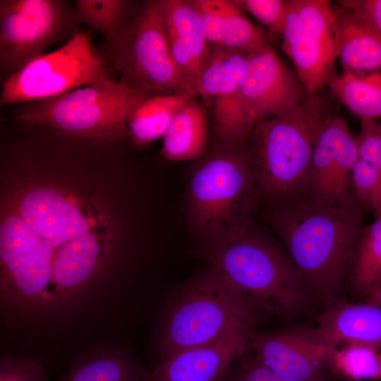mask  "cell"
<instances>
[{
  "instance_id": "18",
  "label": "cell",
  "mask_w": 381,
  "mask_h": 381,
  "mask_svg": "<svg viewBox=\"0 0 381 381\" xmlns=\"http://www.w3.org/2000/svg\"><path fill=\"white\" fill-rule=\"evenodd\" d=\"M318 329L334 347L362 345L381 349V306L339 299L316 316Z\"/></svg>"
},
{
  "instance_id": "12",
  "label": "cell",
  "mask_w": 381,
  "mask_h": 381,
  "mask_svg": "<svg viewBox=\"0 0 381 381\" xmlns=\"http://www.w3.org/2000/svg\"><path fill=\"white\" fill-rule=\"evenodd\" d=\"M249 347L266 366L292 381H341L330 363L332 346L315 327L253 331Z\"/></svg>"
},
{
  "instance_id": "7",
  "label": "cell",
  "mask_w": 381,
  "mask_h": 381,
  "mask_svg": "<svg viewBox=\"0 0 381 381\" xmlns=\"http://www.w3.org/2000/svg\"><path fill=\"white\" fill-rule=\"evenodd\" d=\"M106 57L130 87L153 95H192L171 56L160 0L148 1L126 17L105 42Z\"/></svg>"
},
{
  "instance_id": "21",
  "label": "cell",
  "mask_w": 381,
  "mask_h": 381,
  "mask_svg": "<svg viewBox=\"0 0 381 381\" xmlns=\"http://www.w3.org/2000/svg\"><path fill=\"white\" fill-rule=\"evenodd\" d=\"M97 231L85 234L57 250L52 258V284L64 294L82 287L95 274L104 253Z\"/></svg>"
},
{
  "instance_id": "34",
  "label": "cell",
  "mask_w": 381,
  "mask_h": 381,
  "mask_svg": "<svg viewBox=\"0 0 381 381\" xmlns=\"http://www.w3.org/2000/svg\"><path fill=\"white\" fill-rule=\"evenodd\" d=\"M0 381H49L42 362L26 357L4 356L0 361Z\"/></svg>"
},
{
  "instance_id": "29",
  "label": "cell",
  "mask_w": 381,
  "mask_h": 381,
  "mask_svg": "<svg viewBox=\"0 0 381 381\" xmlns=\"http://www.w3.org/2000/svg\"><path fill=\"white\" fill-rule=\"evenodd\" d=\"M378 350L362 345H342L334 348L330 363L341 381L381 380Z\"/></svg>"
},
{
  "instance_id": "39",
  "label": "cell",
  "mask_w": 381,
  "mask_h": 381,
  "mask_svg": "<svg viewBox=\"0 0 381 381\" xmlns=\"http://www.w3.org/2000/svg\"><path fill=\"white\" fill-rule=\"evenodd\" d=\"M377 122L379 123V124H380V125L381 126V118H380V119H378V120H377Z\"/></svg>"
},
{
  "instance_id": "5",
  "label": "cell",
  "mask_w": 381,
  "mask_h": 381,
  "mask_svg": "<svg viewBox=\"0 0 381 381\" xmlns=\"http://www.w3.org/2000/svg\"><path fill=\"white\" fill-rule=\"evenodd\" d=\"M246 146L215 147L190 177V219L207 246L228 238L253 222V214L260 194Z\"/></svg>"
},
{
  "instance_id": "9",
  "label": "cell",
  "mask_w": 381,
  "mask_h": 381,
  "mask_svg": "<svg viewBox=\"0 0 381 381\" xmlns=\"http://www.w3.org/2000/svg\"><path fill=\"white\" fill-rule=\"evenodd\" d=\"M279 37L308 95L319 92L334 77L339 44L332 7L326 0H287Z\"/></svg>"
},
{
  "instance_id": "3",
  "label": "cell",
  "mask_w": 381,
  "mask_h": 381,
  "mask_svg": "<svg viewBox=\"0 0 381 381\" xmlns=\"http://www.w3.org/2000/svg\"><path fill=\"white\" fill-rule=\"evenodd\" d=\"M331 116L319 93L287 114L257 121L246 149L260 195L279 203L307 193L313 152Z\"/></svg>"
},
{
  "instance_id": "28",
  "label": "cell",
  "mask_w": 381,
  "mask_h": 381,
  "mask_svg": "<svg viewBox=\"0 0 381 381\" xmlns=\"http://www.w3.org/2000/svg\"><path fill=\"white\" fill-rule=\"evenodd\" d=\"M333 132L334 174V186L337 200L349 203L356 199L349 193L352 170L359 158L356 135L341 117L329 119Z\"/></svg>"
},
{
  "instance_id": "25",
  "label": "cell",
  "mask_w": 381,
  "mask_h": 381,
  "mask_svg": "<svg viewBox=\"0 0 381 381\" xmlns=\"http://www.w3.org/2000/svg\"><path fill=\"white\" fill-rule=\"evenodd\" d=\"M348 284L353 298L361 301L381 285V217L363 226L361 231Z\"/></svg>"
},
{
  "instance_id": "13",
  "label": "cell",
  "mask_w": 381,
  "mask_h": 381,
  "mask_svg": "<svg viewBox=\"0 0 381 381\" xmlns=\"http://www.w3.org/2000/svg\"><path fill=\"white\" fill-rule=\"evenodd\" d=\"M0 258L3 285L9 291L31 303L48 298L52 253L11 205L1 218Z\"/></svg>"
},
{
  "instance_id": "4",
  "label": "cell",
  "mask_w": 381,
  "mask_h": 381,
  "mask_svg": "<svg viewBox=\"0 0 381 381\" xmlns=\"http://www.w3.org/2000/svg\"><path fill=\"white\" fill-rule=\"evenodd\" d=\"M260 317L210 267L176 288L165 303L155 340L159 360L234 329L254 330Z\"/></svg>"
},
{
  "instance_id": "30",
  "label": "cell",
  "mask_w": 381,
  "mask_h": 381,
  "mask_svg": "<svg viewBox=\"0 0 381 381\" xmlns=\"http://www.w3.org/2000/svg\"><path fill=\"white\" fill-rule=\"evenodd\" d=\"M78 23H84L99 32L105 42L111 40L123 23L128 1L123 0H77L75 1Z\"/></svg>"
},
{
  "instance_id": "16",
  "label": "cell",
  "mask_w": 381,
  "mask_h": 381,
  "mask_svg": "<svg viewBox=\"0 0 381 381\" xmlns=\"http://www.w3.org/2000/svg\"><path fill=\"white\" fill-rule=\"evenodd\" d=\"M254 330L234 329L211 342L177 352L159 361L150 373L151 381H225L236 360L248 349Z\"/></svg>"
},
{
  "instance_id": "27",
  "label": "cell",
  "mask_w": 381,
  "mask_h": 381,
  "mask_svg": "<svg viewBox=\"0 0 381 381\" xmlns=\"http://www.w3.org/2000/svg\"><path fill=\"white\" fill-rule=\"evenodd\" d=\"M329 119L322 130L313 152L306 195L318 202L335 204L341 202L337 200L334 192L333 132Z\"/></svg>"
},
{
  "instance_id": "36",
  "label": "cell",
  "mask_w": 381,
  "mask_h": 381,
  "mask_svg": "<svg viewBox=\"0 0 381 381\" xmlns=\"http://www.w3.org/2000/svg\"><path fill=\"white\" fill-rule=\"evenodd\" d=\"M337 4L354 12L381 37V0H342Z\"/></svg>"
},
{
  "instance_id": "35",
  "label": "cell",
  "mask_w": 381,
  "mask_h": 381,
  "mask_svg": "<svg viewBox=\"0 0 381 381\" xmlns=\"http://www.w3.org/2000/svg\"><path fill=\"white\" fill-rule=\"evenodd\" d=\"M359 120L356 135L359 158L370 164L381 177V126L375 119Z\"/></svg>"
},
{
  "instance_id": "17",
  "label": "cell",
  "mask_w": 381,
  "mask_h": 381,
  "mask_svg": "<svg viewBox=\"0 0 381 381\" xmlns=\"http://www.w3.org/2000/svg\"><path fill=\"white\" fill-rule=\"evenodd\" d=\"M160 4L172 58L189 90L196 95L210 54L199 12L193 1L160 0Z\"/></svg>"
},
{
  "instance_id": "14",
  "label": "cell",
  "mask_w": 381,
  "mask_h": 381,
  "mask_svg": "<svg viewBox=\"0 0 381 381\" xmlns=\"http://www.w3.org/2000/svg\"><path fill=\"white\" fill-rule=\"evenodd\" d=\"M240 94L257 121L287 114L301 107L308 97L297 75L270 44L249 55Z\"/></svg>"
},
{
  "instance_id": "31",
  "label": "cell",
  "mask_w": 381,
  "mask_h": 381,
  "mask_svg": "<svg viewBox=\"0 0 381 381\" xmlns=\"http://www.w3.org/2000/svg\"><path fill=\"white\" fill-rule=\"evenodd\" d=\"M353 195L365 209L376 217H381V177L368 163L359 159L351 175Z\"/></svg>"
},
{
  "instance_id": "11",
  "label": "cell",
  "mask_w": 381,
  "mask_h": 381,
  "mask_svg": "<svg viewBox=\"0 0 381 381\" xmlns=\"http://www.w3.org/2000/svg\"><path fill=\"white\" fill-rule=\"evenodd\" d=\"M208 60L200 77L198 94L210 110L216 147L246 146L257 120L240 94V84L250 54L209 46Z\"/></svg>"
},
{
  "instance_id": "37",
  "label": "cell",
  "mask_w": 381,
  "mask_h": 381,
  "mask_svg": "<svg viewBox=\"0 0 381 381\" xmlns=\"http://www.w3.org/2000/svg\"><path fill=\"white\" fill-rule=\"evenodd\" d=\"M362 301L371 302L381 306V285Z\"/></svg>"
},
{
  "instance_id": "15",
  "label": "cell",
  "mask_w": 381,
  "mask_h": 381,
  "mask_svg": "<svg viewBox=\"0 0 381 381\" xmlns=\"http://www.w3.org/2000/svg\"><path fill=\"white\" fill-rule=\"evenodd\" d=\"M11 206L42 239L52 258L59 248L96 231L93 218L83 212L80 204L54 188L31 187Z\"/></svg>"
},
{
  "instance_id": "19",
  "label": "cell",
  "mask_w": 381,
  "mask_h": 381,
  "mask_svg": "<svg viewBox=\"0 0 381 381\" xmlns=\"http://www.w3.org/2000/svg\"><path fill=\"white\" fill-rule=\"evenodd\" d=\"M209 46L255 53L269 45L265 32L234 0H193Z\"/></svg>"
},
{
  "instance_id": "6",
  "label": "cell",
  "mask_w": 381,
  "mask_h": 381,
  "mask_svg": "<svg viewBox=\"0 0 381 381\" xmlns=\"http://www.w3.org/2000/svg\"><path fill=\"white\" fill-rule=\"evenodd\" d=\"M153 94L124 82L102 80L61 95L32 101L18 119L90 138L115 140L128 134L133 109Z\"/></svg>"
},
{
  "instance_id": "23",
  "label": "cell",
  "mask_w": 381,
  "mask_h": 381,
  "mask_svg": "<svg viewBox=\"0 0 381 381\" xmlns=\"http://www.w3.org/2000/svg\"><path fill=\"white\" fill-rule=\"evenodd\" d=\"M57 381H151V375L126 352L104 349L77 358Z\"/></svg>"
},
{
  "instance_id": "22",
  "label": "cell",
  "mask_w": 381,
  "mask_h": 381,
  "mask_svg": "<svg viewBox=\"0 0 381 381\" xmlns=\"http://www.w3.org/2000/svg\"><path fill=\"white\" fill-rule=\"evenodd\" d=\"M208 137L206 107L192 97L175 115L162 138V155L171 162L198 159L206 152Z\"/></svg>"
},
{
  "instance_id": "10",
  "label": "cell",
  "mask_w": 381,
  "mask_h": 381,
  "mask_svg": "<svg viewBox=\"0 0 381 381\" xmlns=\"http://www.w3.org/2000/svg\"><path fill=\"white\" fill-rule=\"evenodd\" d=\"M78 23L64 1H0V67L4 81L44 54Z\"/></svg>"
},
{
  "instance_id": "32",
  "label": "cell",
  "mask_w": 381,
  "mask_h": 381,
  "mask_svg": "<svg viewBox=\"0 0 381 381\" xmlns=\"http://www.w3.org/2000/svg\"><path fill=\"white\" fill-rule=\"evenodd\" d=\"M273 35L280 36L287 9V0H234Z\"/></svg>"
},
{
  "instance_id": "38",
  "label": "cell",
  "mask_w": 381,
  "mask_h": 381,
  "mask_svg": "<svg viewBox=\"0 0 381 381\" xmlns=\"http://www.w3.org/2000/svg\"><path fill=\"white\" fill-rule=\"evenodd\" d=\"M378 357H379V362H380V369H381V349H380L379 351H378Z\"/></svg>"
},
{
  "instance_id": "2",
  "label": "cell",
  "mask_w": 381,
  "mask_h": 381,
  "mask_svg": "<svg viewBox=\"0 0 381 381\" xmlns=\"http://www.w3.org/2000/svg\"><path fill=\"white\" fill-rule=\"evenodd\" d=\"M204 253L210 267L260 316L292 320L314 313V304L285 250L253 222L207 245Z\"/></svg>"
},
{
  "instance_id": "20",
  "label": "cell",
  "mask_w": 381,
  "mask_h": 381,
  "mask_svg": "<svg viewBox=\"0 0 381 381\" xmlns=\"http://www.w3.org/2000/svg\"><path fill=\"white\" fill-rule=\"evenodd\" d=\"M337 4L332 9L344 72L381 71V37L351 10Z\"/></svg>"
},
{
  "instance_id": "1",
  "label": "cell",
  "mask_w": 381,
  "mask_h": 381,
  "mask_svg": "<svg viewBox=\"0 0 381 381\" xmlns=\"http://www.w3.org/2000/svg\"><path fill=\"white\" fill-rule=\"evenodd\" d=\"M363 209L357 200L329 204L306 195L278 203L273 227L314 306L323 309L343 298Z\"/></svg>"
},
{
  "instance_id": "8",
  "label": "cell",
  "mask_w": 381,
  "mask_h": 381,
  "mask_svg": "<svg viewBox=\"0 0 381 381\" xmlns=\"http://www.w3.org/2000/svg\"><path fill=\"white\" fill-rule=\"evenodd\" d=\"M91 41L90 32L76 29L61 47L28 63L4 81L1 106L50 98L85 85L114 80L107 57Z\"/></svg>"
},
{
  "instance_id": "24",
  "label": "cell",
  "mask_w": 381,
  "mask_h": 381,
  "mask_svg": "<svg viewBox=\"0 0 381 381\" xmlns=\"http://www.w3.org/2000/svg\"><path fill=\"white\" fill-rule=\"evenodd\" d=\"M192 95L159 94L141 102L128 120V135L139 146L163 138L173 119Z\"/></svg>"
},
{
  "instance_id": "33",
  "label": "cell",
  "mask_w": 381,
  "mask_h": 381,
  "mask_svg": "<svg viewBox=\"0 0 381 381\" xmlns=\"http://www.w3.org/2000/svg\"><path fill=\"white\" fill-rule=\"evenodd\" d=\"M225 381L292 380L282 377L264 365L249 347L236 360Z\"/></svg>"
},
{
  "instance_id": "26",
  "label": "cell",
  "mask_w": 381,
  "mask_h": 381,
  "mask_svg": "<svg viewBox=\"0 0 381 381\" xmlns=\"http://www.w3.org/2000/svg\"><path fill=\"white\" fill-rule=\"evenodd\" d=\"M329 87L359 119L381 118V71L344 72L334 76Z\"/></svg>"
}]
</instances>
